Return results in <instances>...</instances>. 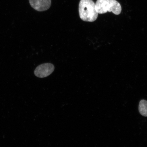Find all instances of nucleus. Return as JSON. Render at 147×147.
Returning a JSON list of instances; mask_svg holds the SVG:
<instances>
[{
	"label": "nucleus",
	"mask_w": 147,
	"mask_h": 147,
	"mask_svg": "<svg viewBox=\"0 0 147 147\" xmlns=\"http://www.w3.org/2000/svg\"><path fill=\"white\" fill-rule=\"evenodd\" d=\"M54 66L52 64H43L36 68L34 71V74L38 78H45L51 75L54 71Z\"/></svg>",
	"instance_id": "obj_3"
},
{
	"label": "nucleus",
	"mask_w": 147,
	"mask_h": 147,
	"mask_svg": "<svg viewBox=\"0 0 147 147\" xmlns=\"http://www.w3.org/2000/svg\"><path fill=\"white\" fill-rule=\"evenodd\" d=\"M29 1L32 8L38 11L47 10L51 5V0H29Z\"/></svg>",
	"instance_id": "obj_4"
},
{
	"label": "nucleus",
	"mask_w": 147,
	"mask_h": 147,
	"mask_svg": "<svg viewBox=\"0 0 147 147\" xmlns=\"http://www.w3.org/2000/svg\"><path fill=\"white\" fill-rule=\"evenodd\" d=\"M80 18L85 22L96 21L98 13L95 9V3L92 0H80L79 5Z\"/></svg>",
	"instance_id": "obj_1"
},
{
	"label": "nucleus",
	"mask_w": 147,
	"mask_h": 147,
	"mask_svg": "<svg viewBox=\"0 0 147 147\" xmlns=\"http://www.w3.org/2000/svg\"><path fill=\"white\" fill-rule=\"evenodd\" d=\"M139 111L140 114L145 117H147V101L141 100L140 102Z\"/></svg>",
	"instance_id": "obj_5"
},
{
	"label": "nucleus",
	"mask_w": 147,
	"mask_h": 147,
	"mask_svg": "<svg viewBox=\"0 0 147 147\" xmlns=\"http://www.w3.org/2000/svg\"><path fill=\"white\" fill-rule=\"evenodd\" d=\"M95 7L97 12L100 14L109 12L118 15L122 11V7L116 0H97Z\"/></svg>",
	"instance_id": "obj_2"
}]
</instances>
